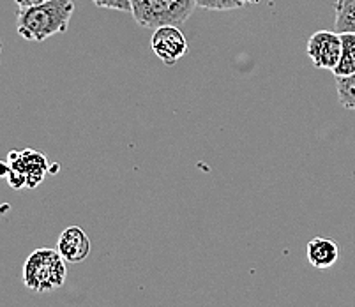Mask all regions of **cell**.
Returning a JSON list of instances; mask_svg holds the SVG:
<instances>
[{
	"label": "cell",
	"instance_id": "6da1fadb",
	"mask_svg": "<svg viewBox=\"0 0 355 307\" xmlns=\"http://www.w3.org/2000/svg\"><path fill=\"white\" fill-rule=\"evenodd\" d=\"M73 0H48L44 4L18 11L16 30L25 41L41 43L55 34H62L73 18Z\"/></svg>",
	"mask_w": 355,
	"mask_h": 307
},
{
	"label": "cell",
	"instance_id": "7a4b0ae2",
	"mask_svg": "<svg viewBox=\"0 0 355 307\" xmlns=\"http://www.w3.org/2000/svg\"><path fill=\"white\" fill-rule=\"evenodd\" d=\"M67 277L66 260L57 249L41 247L27 256L24 263V284L31 292L50 293L59 290Z\"/></svg>",
	"mask_w": 355,
	"mask_h": 307
},
{
	"label": "cell",
	"instance_id": "3957f363",
	"mask_svg": "<svg viewBox=\"0 0 355 307\" xmlns=\"http://www.w3.org/2000/svg\"><path fill=\"white\" fill-rule=\"evenodd\" d=\"M196 0H131V15L144 28L182 25L193 15Z\"/></svg>",
	"mask_w": 355,
	"mask_h": 307
},
{
	"label": "cell",
	"instance_id": "277c9868",
	"mask_svg": "<svg viewBox=\"0 0 355 307\" xmlns=\"http://www.w3.org/2000/svg\"><path fill=\"white\" fill-rule=\"evenodd\" d=\"M48 159L44 154L27 148L24 152H11L8 157V179L12 189L20 191L24 187L34 189L46 177Z\"/></svg>",
	"mask_w": 355,
	"mask_h": 307
},
{
	"label": "cell",
	"instance_id": "5b68a950",
	"mask_svg": "<svg viewBox=\"0 0 355 307\" xmlns=\"http://www.w3.org/2000/svg\"><path fill=\"white\" fill-rule=\"evenodd\" d=\"M150 48H153L157 59L166 66H173L189 53L188 40L175 25H164V27L154 28Z\"/></svg>",
	"mask_w": 355,
	"mask_h": 307
},
{
	"label": "cell",
	"instance_id": "8992f818",
	"mask_svg": "<svg viewBox=\"0 0 355 307\" xmlns=\"http://www.w3.org/2000/svg\"><path fill=\"white\" fill-rule=\"evenodd\" d=\"M308 57L316 69L332 71L341 57V34L336 30H318L308 40Z\"/></svg>",
	"mask_w": 355,
	"mask_h": 307
},
{
	"label": "cell",
	"instance_id": "52a82bcc",
	"mask_svg": "<svg viewBox=\"0 0 355 307\" xmlns=\"http://www.w3.org/2000/svg\"><path fill=\"white\" fill-rule=\"evenodd\" d=\"M57 251L69 263H82L90 254V238L80 226H69L60 234Z\"/></svg>",
	"mask_w": 355,
	"mask_h": 307
},
{
	"label": "cell",
	"instance_id": "ba28073f",
	"mask_svg": "<svg viewBox=\"0 0 355 307\" xmlns=\"http://www.w3.org/2000/svg\"><path fill=\"white\" fill-rule=\"evenodd\" d=\"M308 261L315 268H331L340 258V247L331 238H313L308 242Z\"/></svg>",
	"mask_w": 355,
	"mask_h": 307
},
{
	"label": "cell",
	"instance_id": "9c48e42d",
	"mask_svg": "<svg viewBox=\"0 0 355 307\" xmlns=\"http://www.w3.org/2000/svg\"><path fill=\"white\" fill-rule=\"evenodd\" d=\"M334 78H345L355 74V34H341V57L332 69Z\"/></svg>",
	"mask_w": 355,
	"mask_h": 307
},
{
	"label": "cell",
	"instance_id": "30bf717a",
	"mask_svg": "<svg viewBox=\"0 0 355 307\" xmlns=\"http://www.w3.org/2000/svg\"><path fill=\"white\" fill-rule=\"evenodd\" d=\"M334 30L338 34H355V0H336Z\"/></svg>",
	"mask_w": 355,
	"mask_h": 307
},
{
	"label": "cell",
	"instance_id": "8fae6325",
	"mask_svg": "<svg viewBox=\"0 0 355 307\" xmlns=\"http://www.w3.org/2000/svg\"><path fill=\"white\" fill-rule=\"evenodd\" d=\"M336 90H338V101L345 109L355 112V74L336 78Z\"/></svg>",
	"mask_w": 355,
	"mask_h": 307
},
{
	"label": "cell",
	"instance_id": "7c38bea8",
	"mask_svg": "<svg viewBox=\"0 0 355 307\" xmlns=\"http://www.w3.org/2000/svg\"><path fill=\"white\" fill-rule=\"evenodd\" d=\"M260 0H196V6L209 11H232L258 4Z\"/></svg>",
	"mask_w": 355,
	"mask_h": 307
},
{
	"label": "cell",
	"instance_id": "4fadbf2b",
	"mask_svg": "<svg viewBox=\"0 0 355 307\" xmlns=\"http://www.w3.org/2000/svg\"><path fill=\"white\" fill-rule=\"evenodd\" d=\"M98 8L117 9V11H131V0H92Z\"/></svg>",
	"mask_w": 355,
	"mask_h": 307
},
{
	"label": "cell",
	"instance_id": "5bb4252c",
	"mask_svg": "<svg viewBox=\"0 0 355 307\" xmlns=\"http://www.w3.org/2000/svg\"><path fill=\"white\" fill-rule=\"evenodd\" d=\"M15 2L18 4V8L24 9V8H32V6L44 4V2H48V0H15Z\"/></svg>",
	"mask_w": 355,
	"mask_h": 307
},
{
	"label": "cell",
	"instance_id": "9a60e30c",
	"mask_svg": "<svg viewBox=\"0 0 355 307\" xmlns=\"http://www.w3.org/2000/svg\"><path fill=\"white\" fill-rule=\"evenodd\" d=\"M0 53H2V41H0Z\"/></svg>",
	"mask_w": 355,
	"mask_h": 307
}]
</instances>
